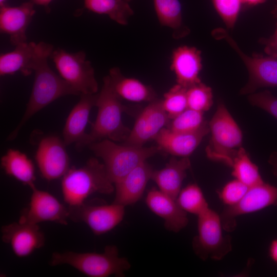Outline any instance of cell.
Masks as SVG:
<instances>
[{"mask_svg":"<svg viewBox=\"0 0 277 277\" xmlns=\"http://www.w3.org/2000/svg\"><path fill=\"white\" fill-rule=\"evenodd\" d=\"M53 51V46L50 44L44 42L36 44L34 80L30 97L21 121L7 140L15 139L30 118L57 98L67 95H80L49 67L47 59Z\"/></svg>","mask_w":277,"mask_h":277,"instance_id":"6da1fadb","label":"cell"},{"mask_svg":"<svg viewBox=\"0 0 277 277\" xmlns=\"http://www.w3.org/2000/svg\"><path fill=\"white\" fill-rule=\"evenodd\" d=\"M113 90L109 75L104 77L103 85L97 97L95 106L98 111L95 121L92 124L90 132L75 144L81 150L89 144L103 139L114 142L124 141L130 130L123 123L122 114L127 107Z\"/></svg>","mask_w":277,"mask_h":277,"instance_id":"7a4b0ae2","label":"cell"},{"mask_svg":"<svg viewBox=\"0 0 277 277\" xmlns=\"http://www.w3.org/2000/svg\"><path fill=\"white\" fill-rule=\"evenodd\" d=\"M114 189L104 164L94 157L89 159L83 167L70 168L62 181L63 199L69 207L84 204L93 193L109 194Z\"/></svg>","mask_w":277,"mask_h":277,"instance_id":"3957f363","label":"cell"},{"mask_svg":"<svg viewBox=\"0 0 277 277\" xmlns=\"http://www.w3.org/2000/svg\"><path fill=\"white\" fill-rule=\"evenodd\" d=\"M50 264L52 266L67 264L90 277H123L131 267L126 258L120 256L114 245L106 246L102 253L55 252Z\"/></svg>","mask_w":277,"mask_h":277,"instance_id":"277c9868","label":"cell"},{"mask_svg":"<svg viewBox=\"0 0 277 277\" xmlns=\"http://www.w3.org/2000/svg\"><path fill=\"white\" fill-rule=\"evenodd\" d=\"M88 146L102 160L108 176L114 185L147 159L161 151L157 146L146 147L119 145L109 139L93 142Z\"/></svg>","mask_w":277,"mask_h":277,"instance_id":"5b68a950","label":"cell"},{"mask_svg":"<svg viewBox=\"0 0 277 277\" xmlns=\"http://www.w3.org/2000/svg\"><path fill=\"white\" fill-rule=\"evenodd\" d=\"M211 138L205 149L211 160L227 164L238 148L242 147L243 134L224 103H219L208 122Z\"/></svg>","mask_w":277,"mask_h":277,"instance_id":"8992f818","label":"cell"},{"mask_svg":"<svg viewBox=\"0 0 277 277\" xmlns=\"http://www.w3.org/2000/svg\"><path fill=\"white\" fill-rule=\"evenodd\" d=\"M220 215L210 208L197 216V234L192 247L201 259L221 260L231 251V238L224 235Z\"/></svg>","mask_w":277,"mask_h":277,"instance_id":"52a82bcc","label":"cell"},{"mask_svg":"<svg viewBox=\"0 0 277 277\" xmlns=\"http://www.w3.org/2000/svg\"><path fill=\"white\" fill-rule=\"evenodd\" d=\"M52 58L60 75L80 94H94L98 90L94 70L86 54L80 51L70 53L58 48L53 50Z\"/></svg>","mask_w":277,"mask_h":277,"instance_id":"ba28073f","label":"cell"},{"mask_svg":"<svg viewBox=\"0 0 277 277\" xmlns=\"http://www.w3.org/2000/svg\"><path fill=\"white\" fill-rule=\"evenodd\" d=\"M212 35L215 39L226 41L238 54L248 70L249 80L241 89V94H252L262 87H277V57L247 55L223 28L215 29Z\"/></svg>","mask_w":277,"mask_h":277,"instance_id":"9c48e42d","label":"cell"},{"mask_svg":"<svg viewBox=\"0 0 277 277\" xmlns=\"http://www.w3.org/2000/svg\"><path fill=\"white\" fill-rule=\"evenodd\" d=\"M271 206H277V187L263 182L249 187L242 199L233 206H226L220 215L223 229L233 231L236 217Z\"/></svg>","mask_w":277,"mask_h":277,"instance_id":"30bf717a","label":"cell"},{"mask_svg":"<svg viewBox=\"0 0 277 277\" xmlns=\"http://www.w3.org/2000/svg\"><path fill=\"white\" fill-rule=\"evenodd\" d=\"M125 206L113 202L109 205H92L85 203L69 207V219L83 222L96 235L105 234L114 228L123 220Z\"/></svg>","mask_w":277,"mask_h":277,"instance_id":"8fae6325","label":"cell"},{"mask_svg":"<svg viewBox=\"0 0 277 277\" xmlns=\"http://www.w3.org/2000/svg\"><path fill=\"white\" fill-rule=\"evenodd\" d=\"M28 206L21 213L19 222L34 224L51 222L63 225L69 219V208L48 192L37 189L34 185Z\"/></svg>","mask_w":277,"mask_h":277,"instance_id":"7c38bea8","label":"cell"},{"mask_svg":"<svg viewBox=\"0 0 277 277\" xmlns=\"http://www.w3.org/2000/svg\"><path fill=\"white\" fill-rule=\"evenodd\" d=\"M170 121L161 100L157 98L149 102L138 115L124 144L143 146L147 142L154 140L160 132L168 126Z\"/></svg>","mask_w":277,"mask_h":277,"instance_id":"4fadbf2b","label":"cell"},{"mask_svg":"<svg viewBox=\"0 0 277 277\" xmlns=\"http://www.w3.org/2000/svg\"><path fill=\"white\" fill-rule=\"evenodd\" d=\"M66 146L58 137L49 136L39 142L35 160L43 177L48 181L63 176L69 168Z\"/></svg>","mask_w":277,"mask_h":277,"instance_id":"5bb4252c","label":"cell"},{"mask_svg":"<svg viewBox=\"0 0 277 277\" xmlns=\"http://www.w3.org/2000/svg\"><path fill=\"white\" fill-rule=\"evenodd\" d=\"M2 240L9 244L18 257L31 254L45 244L44 233L38 224L26 222H13L1 228Z\"/></svg>","mask_w":277,"mask_h":277,"instance_id":"9a60e30c","label":"cell"},{"mask_svg":"<svg viewBox=\"0 0 277 277\" xmlns=\"http://www.w3.org/2000/svg\"><path fill=\"white\" fill-rule=\"evenodd\" d=\"M209 132V123L205 121L199 129L192 132H176L164 128L154 140L161 151L175 156L186 157L193 152Z\"/></svg>","mask_w":277,"mask_h":277,"instance_id":"2e32d148","label":"cell"},{"mask_svg":"<svg viewBox=\"0 0 277 277\" xmlns=\"http://www.w3.org/2000/svg\"><path fill=\"white\" fill-rule=\"evenodd\" d=\"M34 5L31 1L15 7H1L0 30L9 36L12 45L27 42V29L35 13Z\"/></svg>","mask_w":277,"mask_h":277,"instance_id":"e0dca14e","label":"cell"},{"mask_svg":"<svg viewBox=\"0 0 277 277\" xmlns=\"http://www.w3.org/2000/svg\"><path fill=\"white\" fill-rule=\"evenodd\" d=\"M145 202L152 212L164 220L167 230L178 232L187 225L189 220L187 212L181 208L175 199L159 189L150 190Z\"/></svg>","mask_w":277,"mask_h":277,"instance_id":"ac0fdd59","label":"cell"},{"mask_svg":"<svg viewBox=\"0 0 277 277\" xmlns=\"http://www.w3.org/2000/svg\"><path fill=\"white\" fill-rule=\"evenodd\" d=\"M153 169L145 162L114 184L113 203L124 206L132 205L140 200Z\"/></svg>","mask_w":277,"mask_h":277,"instance_id":"d6986e66","label":"cell"},{"mask_svg":"<svg viewBox=\"0 0 277 277\" xmlns=\"http://www.w3.org/2000/svg\"><path fill=\"white\" fill-rule=\"evenodd\" d=\"M202 68L200 50L185 45L173 50L170 69L175 75L177 84L188 88L201 82L199 74Z\"/></svg>","mask_w":277,"mask_h":277,"instance_id":"ffe728a7","label":"cell"},{"mask_svg":"<svg viewBox=\"0 0 277 277\" xmlns=\"http://www.w3.org/2000/svg\"><path fill=\"white\" fill-rule=\"evenodd\" d=\"M190 166L191 162L188 157L177 159L173 156L164 167L153 170L151 180L161 191L176 200L182 189L187 170Z\"/></svg>","mask_w":277,"mask_h":277,"instance_id":"44dd1931","label":"cell"},{"mask_svg":"<svg viewBox=\"0 0 277 277\" xmlns=\"http://www.w3.org/2000/svg\"><path fill=\"white\" fill-rule=\"evenodd\" d=\"M80 95V101L70 111L63 129V142L66 146L76 144L84 137L91 110L96 104L97 93Z\"/></svg>","mask_w":277,"mask_h":277,"instance_id":"7402d4cb","label":"cell"},{"mask_svg":"<svg viewBox=\"0 0 277 277\" xmlns=\"http://www.w3.org/2000/svg\"><path fill=\"white\" fill-rule=\"evenodd\" d=\"M111 85L117 96L132 102H151L156 99L154 90L134 78L124 76L118 67L110 69L108 74Z\"/></svg>","mask_w":277,"mask_h":277,"instance_id":"603a6c76","label":"cell"},{"mask_svg":"<svg viewBox=\"0 0 277 277\" xmlns=\"http://www.w3.org/2000/svg\"><path fill=\"white\" fill-rule=\"evenodd\" d=\"M36 43L25 42L10 52L0 56V74L4 76L21 72L28 76L33 72Z\"/></svg>","mask_w":277,"mask_h":277,"instance_id":"cb8c5ba5","label":"cell"},{"mask_svg":"<svg viewBox=\"0 0 277 277\" xmlns=\"http://www.w3.org/2000/svg\"><path fill=\"white\" fill-rule=\"evenodd\" d=\"M1 164L7 175L29 187L34 185L36 177L33 163L24 153L10 149L2 157Z\"/></svg>","mask_w":277,"mask_h":277,"instance_id":"d4e9b609","label":"cell"},{"mask_svg":"<svg viewBox=\"0 0 277 277\" xmlns=\"http://www.w3.org/2000/svg\"><path fill=\"white\" fill-rule=\"evenodd\" d=\"M153 3L160 24L171 29L174 38H180L189 34V29L183 23L179 0H153Z\"/></svg>","mask_w":277,"mask_h":277,"instance_id":"484cf974","label":"cell"},{"mask_svg":"<svg viewBox=\"0 0 277 277\" xmlns=\"http://www.w3.org/2000/svg\"><path fill=\"white\" fill-rule=\"evenodd\" d=\"M227 165L232 168V175L249 187L264 182L258 167L251 161L242 146L237 150Z\"/></svg>","mask_w":277,"mask_h":277,"instance_id":"4316f807","label":"cell"},{"mask_svg":"<svg viewBox=\"0 0 277 277\" xmlns=\"http://www.w3.org/2000/svg\"><path fill=\"white\" fill-rule=\"evenodd\" d=\"M125 0H84L85 8L100 14L108 15L116 23L126 25L134 12Z\"/></svg>","mask_w":277,"mask_h":277,"instance_id":"83f0119b","label":"cell"},{"mask_svg":"<svg viewBox=\"0 0 277 277\" xmlns=\"http://www.w3.org/2000/svg\"><path fill=\"white\" fill-rule=\"evenodd\" d=\"M176 201L186 212L197 216L209 208L201 189L195 183L189 184L181 189Z\"/></svg>","mask_w":277,"mask_h":277,"instance_id":"f1b7e54d","label":"cell"},{"mask_svg":"<svg viewBox=\"0 0 277 277\" xmlns=\"http://www.w3.org/2000/svg\"><path fill=\"white\" fill-rule=\"evenodd\" d=\"M187 90L176 84L164 94L162 104L170 120L188 108Z\"/></svg>","mask_w":277,"mask_h":277,"instance_id":"f546056e","label":"cell"},{"mask_svg":"<svg viewBox=\"0 0 277 277\" xmlns=\"http://www.w3.org/2000/svg\"><path fill=\"white\" fill-rule=\"evenodd\" d=\"M203 113L188 108L171 119L167 128L176 132H186L196 131L205 121Z\"/></svg>","mask_w":277,"mask_h":277,"instance_id":"4dcf8cb0","label":"cell"},{"mask_svg":"<svg viewBox=\"0 0 277 277\" xmlns=\"http://www.w3.org/2000/svg\"><path fill=\"white\" fill-rule=\"evenodd\" d=\"M188 108L204 112L211 108L213 104L211 88L201 82L187 90Z\"/></svg>","mask_w":277,"mask_h":277,"instance_id":"1f68e13d","label":"cell"},{"mask_svg":"<svg viewBox=\"0 0 277 277\" xmlns=\"http://www.w3.org/2000/svg\"><path fill=\"white\" fill-rule=\"evenodd\" d=\"M213 6L228 28H233L239 14L242 0H212Z\"/></svg>","mask_w":277,"mask_h":277,"instance_id":"d6a6232c","label":"cell"},{"mask_svg":"<svg viewBox=\"0 0 277 277\" xmlns=\"http://www.w3.org/2000/svg\"><path fill=\"white\" fill-rule=\"evenodd\" d=\"M249 187L240 181L235 179L226 184L217 191L220 200L226 206L238 203L247 192Z\"/></svg>","mask_w":277,"mask_h":277,"instance_id":"836d02e7","label":"cell"},{"mask_svg":"<svg viewBox=\"0 0 277 277\" xmlns=\"http://www.w3.org/2000/svg\"><path fill=\"white\" fill-rule=\"evenodd\" d=\"M248 100L252 105L265 110L277 119V97L269 91L250 94Z\"/></svg>","mask_w":277,"mask_h":277,"instance_id":"e575fe53","label":"cell"},{"mask_svg":"<svg viewBox=\"0 0 277 277\" xmlns=\"http://www.w3.org/2000/svg\"><path fill=\"white\" fill-rule=\"evenodd\" d=\"M273 11L277 18V6ZM261 43L265 45L264 51L268 56L277 57V23L273 34L269 38L261 39Z\"/></svg>","mask_w":277,"mask_h":277,"instance_id":"d590c367","label":"cell"},{"mask_svg":"<svg viewBox=\"0 0 277 277\" xmlns=\"http://www.w3.org/2000/svg\"><path fill=\"white\" fill-rule=\"evenodd\" d=\"M268 162L271 166V171L277 177V152L274 151L270 155Z\"/></svg>","mask_w":277,"mask_h":277,"instance_id":"8d00e7d4","label":"cell"},{"mask_svg":"<svg viewBox=\"0 0 277 277\" xmlns=\"http://www.w3.org/2000/svg\"><path fill=\"white\" fill-rule=\"evenodd\" d=\"M269 254L273 262L277 264V239L271 242L269 248Z\"/></svg>","mask_w":277,"mask_h":277,"instance_id":"74e56055","label":"cell"},{"mask_svg":"<svg viewBox=\"0 0 277 277\" xmlns=\"http://www.w3.org/2000/svg\"><path fill=\"white\" fill-rule=\"evenodd\" d=\"M52 0H31L34 4L38 5H41L47 8L50 3Z\"/></svg>","mask_w":277,"mask_h":277,"instance_id":"f35d334b","label":"cell"},{"mask_svg":"<svg viewBox=\"0 0 277 277\" xmlns=\"http://www.w3.org/2000/svg\"><path fill=\"white\" fill-rule=\"evenodd\" d=\"M242 3H245L249 5H255L263 3L266 0H242Z\"/></svg>","mask_w":277,"mask_h":277,"instance_id":"ab89813d","label":"cell"},{"mask_svg":"<svg viewBox=\"0 0 277 277\" xmlns=\"http://www.w3.org/2000/svg\"><path fill=\"white\" fill-rule=\"evenodd\" d=\"M6 0H0V6L1 7L6 5L5 2Z\"/></svg>","mask_w":277,"mask_h":277,"instance_id":"60d3db41","label":"cell"},{"mask_svg":"<svg viewBox=\"0 0 277 277\" xmlns=\"http://www.w3.org/2000/svg\"><path fill=\"white\" fill-rule=\"evenodd\" d=\"M125 1H127L128 2H129V3L131 1V0H125Z\"/></svg>","mask_w":277,"mask_h":277,"instance_id":"b9f144b4","label":"cell"}]
</instances>
